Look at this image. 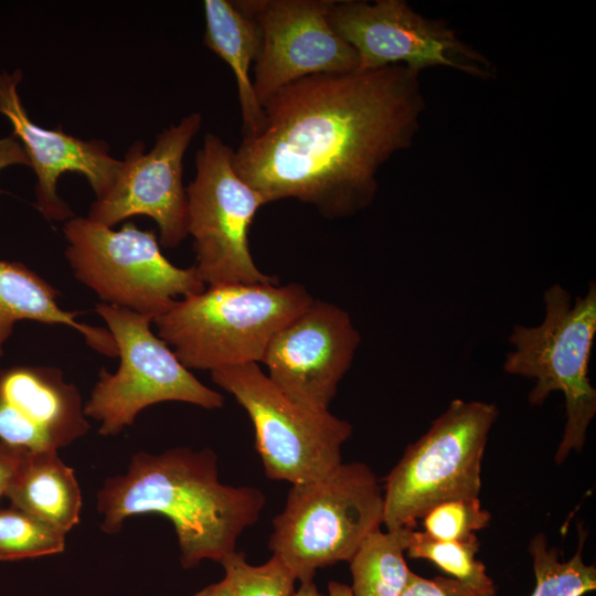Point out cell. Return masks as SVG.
I'll return each instance as SVG.
<instances>
[{
    "instance_id": "6da1fadb",
    "label": "cell",
    "mask_w": 596,
    "mask_h": 596,
    "mask_svg": "<svg viewBox=\"0 0 596 596\" xmlns=\"http://www.w3.org/2000/svg\"><path fill=\"white\" fill-rule=\"evenodd\" d=\"M418 75L391 65L290 83L234 150L236 172L266 204L295 199L327 219L354 215L372 203L380 169L413 142L425 106Z\"/></svg>"
},
{
    "instance_id": "7a4b0ae2",
    "label": "cell",
    "mask_w": 596,
    "mask_h": 596,
    "mask_svg": "<svg viewBox=\"0 0 596 596\" xmlns=\"http://www.w3.org/2000/svg\"><path fill=\"white\" fill-rule=\"evenodd\" d=\"M265 504L258 488L220 480L217 456L210 448L140 450L125 472L108 477L97 492L105 533H118L134 515L166 517L174 528L184 568L205 560L221 563L236 551L238 538L258 521Z\"/></svg>"
},
{
    "instance_id": "3957f363",
    "label": "cell",
    "mask_w": 596,
    "mask_h": 596,
    "mask_svg": "<svg viewBox=\"0 0 596 596\" xmlns=\"http://www.w3.org/2000/svg\"><path fill=\"white\" fill-rule=\"evenodd\" d=\"M300 284H222L175 300L153 319L182 364L210 372L260 363L274 334L310 305Z\"/></svg>"
},
{
    "instance_id": "277c9868",
    "label": "cell",
    "mask_w": 596,
    "mask_h": 596,
    "mask_svg": "<svg viewBox=\"0 0 596 596\" xmlns=\"http://www.w3.org/2000/svg\"><path fill=\"white\" fill-rule=\"evenodd\" d=\"M544 318L538 326H513L512 349L503 371L534 382L529 392L531 406H541L553 392L565 401V425L554 460L561 465L572 451L584 448L588 427L596 415V389L588 376L596 336V283L576 296L560 284L543 295Z\"/></svg>"
},
{
    "instance_id": "5b68a950",
    "label": "cell",
    "mask_w": 596,
    "mask_h": 596,
    "mask_svg": "<svg viewBox=\"0 0 596 596\" xmlns=\"http://www.w3.org/2000/svg\"><path fill=\"white\" fill-rule=\"evenodd\" d=\"M384 498L364 462H342L331 472L291 485L286 504L273 519L268 546L300 583L319 568L350 562L383 523Z\"/></svg>"
},
{
    "instance_id": "8992f818",
    "label": "cell",
    "mask_w": 596,
    "mask_h": 596,
    "mask_svg": "<svg viewBox=\"0 0 596 596\" xmlns=\"http://www.w3.org/2000/svg\"><path fill=\"white\" fill-rule=\"evenodd\" d=\"M498 416L493 403L460 398L449 403L385 477L386 530L414 528L438 504L479 498L481 462Z\"/></svg>"
},
{
    "instance_id": "52a82bcc",
    "label": "cell",
    "mask_w": 596,
    "mask_h": 596,
    "mask_svg": "<svg viewBox=\"0 0 596 596\" xmlns=\"http://www.w3.org/2000/svg\"><path fill=\"white\" fill-rule=\"evenodd\" d=\"M63 234L74 277L103 304L155 319L175 300L206 287L194 266L172 264L156 234L134 223L115 230L74 215L65 222Z\"/></svg>"
},
{
    "instance_id": "ba28073f",
    "label": "cell",
    "mask_w": 596,
    "mask_h": 596,
    "mask_svg": "<svg viewBox=\"0 0 596 596\" xmlns=\"http://www.w3.org/2000/svg\"><path fill=\"white\" fill-rule=\"evenodd\" d=\"M116 347L115 372L102 368L84 403L98 433L115 436L131 426L145 408L162 402H183L206 409L220 408L223 396L200 382L173 350L151 329L149 316L99 302L95 307Z\"/></svg>"
},
{
    "instance_id": "9c48e42d",
    "label": "cell",
    "mask_w": 596,
    "mask_h": 596,
    "mask_svg": "<svg viewBox=\"0 0 596 596\" xmlns=\"http://www.w3.org/2000/svg\"><path fill=\"white\" fill-rule=\"evenodd\" d=\"M211 377L251 418L255 447L269 479L309 482L342 464V446L353 433L348 421L292 402L258 363L219 369Z\"/></svg>"
},
{
    "instance_id": "30bf717a",
    "label": "cell",
    "mask_w": 596,
    "mask_h": 596,
    "mask_svg": "<svg viewBox=\"0 0 596 596\" xmlns=\"http://www.w3.org/2000/svg\"><path fill=\"white\" fill-rule=\"evenodd\" d=\"M234 150L207 132L195 156V177L187 188L188 235L196 273L205 286L278 283L255 264L248 242L263 196L233 164Z\"/></svg>"
},
{
    "instance_id": "8fae6325",
    "label": "cell",
    "mask_w": 596,
    "mask_h": 596,
    "mask_svg": "<svg viewBox=\"0 0 596 596\" xmlns=\"http://www.w3.org/2000/svg\"><path fill=\"white\" fill-rule=\"evenodd\" d=\"M334 31L358 54L359 72L403 65L416 73L446 66L489 77L492 65L441 21L426 19L402 0L334 1Z\"/></svg>"
},
{
    "instance_id": "7c38bea8",
    "label": "cell",
    "mask_w": 596,
    "mask_h": 596,
    "mask_svg": "<svg viewBox=\"0 0 596 596\" xmlns=\"http://www.w3.org/2000/svg\"><path fill=\"white\" fill-rule=\"evenodd\" d=\"M260 30L253 87L263 106L279 89L309 75L358 71L359 58L332 28L333 0H240Z\"/></svg>"
},
{
    "instance_id": "4fadbf2b",
    "label": "cell",
    "mask_w": 596,
    "mask_h": 596,
    "mask_svg": "<svg viewBox=\"0 0 596 596\" xmlns=\"http://www.w3.org/2000/svg\"><path fill=\"white\" fill-rule=\"evenodd\" d=\"M199 111L183 117L157 135L149 151L132 143L108 192L95 199L87 217L114 227L132 216H147L159 228V243L171 248L188 236V196L183 158L202 126Z\"/></svg>"
},
{
    "instance_id": "5bb4252c",
    "label": "cell",
    "mask_w": 596,
    "mask_h": 596,
    "mask_svg": "<svg viewBox=\"0 0 596 596\" xmlns=\"http://www.w3.org/2000/svg\"><path fill=\"white\" fill-rule=\"evenodd\" d=\"M361 342L350 315L315 299L269 341L262 362L267 376L292 402L329 411Z\"/></svg>"
},
{
    "instance_id": "9a60e30c",
    "label": "cell",
    "mask_w": 596,
    "mask_h": 596,
    "mask_svg": "<svg viewBox=\"0 0 596 596\" xmlns=\"http://www.w3.org/2000/svg\"><path fill=\"white\" fill-rule=\"evenodd\" d=\"M22 78L20 68L0 72V115L10 123L12 136L21 143L29 167L34 171L35 209L47 221L66 222L74 213L58 194L60 178L64 173L83 175L95 199H100L115 182L121 160L110 155L109 146L103 140H84L61 128L50 129L35 124L19 93Z\"/></svg>"
},
{
    "instance_id": "2e32d148",
    "label": "cell",
    "mask_w": 596,
    "mask_h": 596,
    "mask_svg": "<svg viewBox=\"0 0 596 596\" xmlns=\"http://www.w3.org/2000/svg\"><path fill=\"white\" fill-rule=\"evenodd\" d=\"M88 429L81 393L62 370L0 369V443L29 453L58 451Z\"/></svg>"
},
{
    "instance_id": "e0dca14e",
    "label": "cell",
    "mask_w": 596,
    "mask_h": 596,
    "mask_svg": "<svg viewBox=\"0 0 596 596\" xmlns=\"http://www.w3.org/2000/svg\"><path fill=\"white\" fill-rule=\"evenodd\" d=\"M58 300V290L33 269L20 262L0 259V358L14 326L22 320L70 327L94 351L117 358L107 328L83 323L78 312L64 309Z\"/></svg>"
},
{
    "instance_id": "ac0fdd59",
    "label": "cell",
    "mask_w": 596,
    "mask_h": 596,
    "mask_svg": "<svg viewBox=\"0 0 596 596\" xmlns=\"http://www.w3.org/2000/svg\"><path fill=\"white\" fill-rule=\"evenodd\" d=\"M4 497L12 507L67 534L79 521L82 491L58 451H25Z\"/></svg>"
},
{
    "instance_id": "d6986e66",
    "label": "cell",
    "mask_w": 596,
    "mask_h": 596,
    "mask_svg": "<svg viewBox=\"0 0 596 596\" xmlns=\"http://www.w3.org/2000/svg\"><path fill=\"white\" fill-rule=\"evenodd\" d=\"M203 9V42L232 68L242 113L243 138L255 136L265 124L264 108L256 97L251 76V67L260 50L259 26L234 1L205 0Z\"/></svg>"
},
{
    "instance_id": "ffe728a7",
    "label": "cell",
    "mask_w": 596,
    "mask_h": 596,
    "mask_svg": "<svg viewBox=\"0 0 596 596\" xmlns=\"http://www.w3.org/2000/svg\"><path fill=\"white\" fill-rule=\"evenodd\" d=\"M414 528L373 531L350 563L353 596H402L412 571L405 555Z\"/></svg>"
},
{
    "instance_id": "44dd1931",
    "label": "cell",
    "mask_w": 596,
    "mask_h": 596,
    "mask_svg": "<svg viewBox=\"0 0 596 596\" xmlns=\"http://www.w3.org/2000/svg\"><path fill=\"white\" fill-rule=\"evenodd\" d=\"M586 535L579 529L578 547L567 561H561L558 550L549 545L543 533L531 539L528 549L535 585L530 596H584L596 589V567L583 558Z\"/></svg>"
},
{
    "instance_id": "7402d4cb",
    "label": "cell",
    "mask_w": 596,
    "mask_h": 596,
    "mask_svg": "<svg viewBox=\"0 0 596 596\" xmlns=\"http://www.w3.org/2000/svg\"><path fill=\"white\" fill-rule=\"evenodd\" d=\"M480 543L476 534L466 540L447 541L412 530L406 555L432 562L450 577L475 586H493L483 562L477 558Z\"/></svg>"
},
{
    "instance_id": "603a6c76",
    "label": "cell",
    "mask_w": 596,
    "mask_h": 596,
    "mask_svg": "<svg viewBox=\"0 0 596 596\" xmlns=\"http://www.w3.org/2000/svg\"><path fill=\"white\" fill-rule=\"evenodd\" d=\"M66 534L10 505L0 508V561L62 553Z\"/></svg>"
},
{
    "instance_id": "cb8c5ba5",
    "label": "cell",
    "mask_w": 596,
    "mask_h": 596,
    "mask_svg": "<svg viewBox=\"0 0 596 596\" xmlns=\"http://www.w3.org/2000/svg\"><path fill=\"white\" fill-rule=\"evenodd\" d=\"M221 564L235 596H294L296 593L297 578L277 555L273 554L260 565H252L244 553L234 551Z\"/></svg>"
},
{
    "instance_id": "d4e9b609",
    "label": "cell",
    "mask_w": 596,
    "mask_h": 596,
    "mask_svg": "<svg viewBox=\"0 0 596 596\" xmlns=\"http://www.w3.org/2000/svg\"><path fill=\"white\" fill-rule=\"evenodd\" d=\"M424 532L438 540L460 541L487 528L491 520L479 498L454 500L430 509L423 518Z\"/></svg>"
},
{
    "instance_id": "484cf974",
    "label": "cell",
    "mask_w": 596,
    "mask_h": 596,
    "mask_svg": "<svg viewBox=\"0 0 596 596\" xmlns=\"http://www.w3.org/2000/svg\"><path fill=\"white\" fill-rule=\"evenodd\" d=\"M402 596H497L496 585L481 587L453 577L426 578L412 572Z\"/></svg>"
},
{
    "instance_id": "4316f807",
    "label": "cell",
    "mask_w": 596,
    "mask_h": 596,
    "mask_svg": "<svg viewBox=\"0 0 596 596\" xmlns=\"http://www.w3.org/2000/svg\"><path fill=\"white\" fill-rule=\"evenodd\" d=\"M24 453V450L0 443V498L6 494L8 486Z\"/></svg>"
},
{
    "instance_id": "83f0119b",
    "label": "cell",
    "mask_w": 596,
    "mask_h": 596,
    "mask_svg": "<svg viewBox=\"0 0 596 596\" xmlns=\"http://www.w3.org/2000/svg\"><path fill=\"white\" fill-rule=\"evenodd\" d=\"M12 166L29 167L28 157L14 136L0 137V173Z\"/></svg>"
},
{
    "instance_id": "f1b7e54d",
    "label": "cell",
    "mask_w": 596,
    "mask_h": 596,
    "mask_svg": "<svg viewBox=\"0 0 596 596\" xmlns=\"http://www.w3.org/2000/svg\"><path fill=\"white\" fill-rule=\"evenodd\" d=\"M194 596H235L234 592L227 582L226 578L223 577L217 583H213L203 589L199 590Z\"/></svg>"
},
{
    "instance_id": "f546056e",
    "label": "cell",
    "mask_w": 596,
    "mask_h": 596,
    "mask_svg": "<svg viewBox=\"0 0 596 596\" xmlns=\"http://www.w3.org/2000/svg\"><path fill=\"white\" fill-rule=\"evenodd\" d=\"M328 596H353L349 585L332 581L328 585Z\"/></svg>"
},
{
    "instance_id": "4dcf8cb0",
    "label": "cell",
    "mask_w": 596,
    "mask_h": 596,
    "mask_svg": "<svg viewBox=\"0 0 596 596\" xmlns=\"http://www.w3.org/2000/svg\"><path fill=\"white\" fill-rule=\"evenodd\" d=\"M294 596H323L317 588L313 581L300 583Z\"/></svg>"
}]
</instances>
